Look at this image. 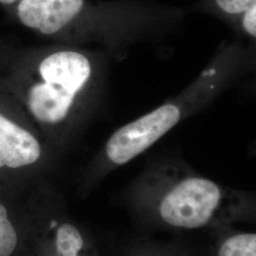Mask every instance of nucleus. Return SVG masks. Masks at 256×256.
<instances>
[{
    "mask_svg": "<svg viewBox=\"0 0 256 256\" xmlns=\"http://www.w3.org/2000/svg\"><path fill=\"white\" fill-rule=\"evenodd\" d=\"M108 56L74 45H55L28 56L4 86L55 151L70 144L104 93Z\"/></svg>",
    "mask_w": 256,
    "mask_h": 256,
    "instance_id": "f257e3e1",
    "label": "nucleus"
},
{
    "mask_svg": "<svg viewBox=\"0 0 256 256\" xmlns=\"http://www.w3.org/2000/svg\"><path fill=\"white\" fill-rule=\"evenodd\" d=\"M126 198L140 218L184 232H214L254 212L252 194L216 182L176 156L160 158L147 165L128 187Z\"/></svg>",
    "mask_w": 256,
    "mask_h": 256,
    "instance_id": "f03ea898",
    "label": "nucleus"
},
{
    "mask_svg": "<svg viewBox=\"0 0 256 256\" xmlns=\"http://www.w3.org/2000/svg\"><path fill=\"white\" fill-rule=\"evenodd\" d=\"M252 59V48L240 41L221 45L180 94L110 135L82 174V192H92L106 176L144 153L184 120L207 106L247 72Z\"/></svg>",
    "mask_w": 256,
    "mask_h": 256,
    "instance_id": "7ed1b4c3",
    "label": "nucleus"
},
{
    "mask_svg": "<svg viewBox=\"0 0 256 256\" xmlns=\"http://www.w3.org/2000/svg\"><path fill=\"white\" fill-rule=\"evenodd\" d=\"M52 152L8 88L0 86V182H34L32 176Z\"/></svg>",
    "mask_w": 256,
    "mask_h": 256,
    "instance_id": "20e7f679",
    "label": "nucleus"
},
{
    "mask_svg": "<svg viewBox=\"0 0 256 256\" xmlns=\"http://www.w3.org/2000/svg\"><path fill=\"white\" fill-rule=\"evenodd\" d=\"M28 256H99L90 234L68 214L61 196L48 185Z\"/></svg>",
    "mask_w": 256,
    "mask_h": 256,
    "instance_id": "39448f33",
    "label": "nucleus"
},
{
    "mask_svg": "<svg viewBox=\"0 0 256 256\" xmlns=\"http://www.w3.org/2000/svg\"><path fill=\"white\" fill-rule=\"evenodd\" d=\"M46 184L0 182V256H28Z\"/></svg>",
    "mask_w": 256,
    "mask_h": 256,
    "instance_id": "423d86ee",
    "label": "nucleus"
},
{
    "mask_svg": "<svg viewBox=\"0 0 256 256\" xmlns=\"http://www.w3.org/2000/svg\"><path fill=\"white\" fill-rule=\"evenodd\" d=\"M218 234L212 256H256V234L232 229L214 230Z\"/></svg>",
    "mask_w": 256,
    "mask_h": 256,
    "instance_id": "0eeeda50",
    "label": "nucleus"
},
{
    "mask_svg": "<svg viewBox=\"0 0 256 256\" xmlns=\"http://www.w3.org/2000/svg\"><path fill=\"white\" fill-rule=\"evenodd\" d=\"M256 6V0H212L210 7L223 18L236 25L240 18Z\"/></svg>",
    "mask_w": 256,
    "mask_h": 256,
    "instance_id": "6e6552de",
    "label": "nucleus"
},
{
    "mask_svg": "<svg viewBox=\"0 0 256 256\" xmlns=\"http://www.w3.org/2000/svg\"><path fill=\"white\" fill-rule=\"evenodd\" d=\"M126 256H188L183 250L167 245L153 243L140 244L131 248Z\"/></svg>",
    "mask_w": 256,
    "mask_h": 256,
    "instance_id": "1a4fd4ad",
    "label": "nucleus"
},
{
    "mask_svg": "<svg viewBox=\"0 0 256 256\" xmlns=\"http://www.w3.org/2000/svg\"><path fill=\"white\" fill-rule=\"evenodd\" d=\"M238 32L243 36L256 43V6L247 10L236 23Z\"/></svg>",
    "mask_w": 256,
    "mask_h": 256,
    "instance_id": "9d476101",
    "label": "nucleus"
},
{
    "mask_svg": "<svg viewBox=\"0 0 256 256\" xmlns=\"http://www.w3.org/2000/svg\"><path fill=\"white\" fill-rule=\"evenodd\" d=\"M20 1H22V0H0V4L3 6H6L8 8H10V7L14 6L16 4H18Z\"/></svg>",
    "mask_w": 256,
    "mask_h": 256,
    "instance_id": "9b49d317",
    "label": "nucleus"
}]
</instances>
